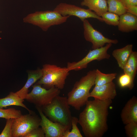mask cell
I'll return each instance as SVG.
<instances>
[{"mask_svg":"<svg viewBox=\"0 0 137 137\" xmlns=\"http://www.w3.org/2000/svg\"><path fill=\"white\" fill-rule=\"evenodd\" d=\"M112 102L111 100L87 101L78 119L85 137H102L107 131L108 109Z\"/></svg>","mask_w":137,"mask_h":137,"instance_id":"cell-1","label":"cell"},{"mask_svg":"<svg viewBox=\"0 0 137 137\" xmlns=\"http://www.w3.org/2000/svg\"><path fill=\"white\" fill-rule=\"evenodd\" d=\"M95 75V70L89 71L75 83L72 90L68 93V104L76 110H79L88 100L90 91L94 85Z\"/></svg>","mask_w":137,"mask_h":137,"instance_id":"cell-2","label":"cell"},{"mask_svg":"<svg viewBox=\"0 0 137 137\" xmlns=\"http://www.w3.org/2000/svg\"><path fill=\"white\" fill-rule=\"evenodd\" d=\"M70 106L67 97L59 95L50 104L40 108L49 119L62 125L70 130L72 116Z\"/></svg>","mask_w":137,"mask_h":137,"instance_id":"cell-3","label":"cell"},{"mask_svg":"<svg viewBox=\"0 0 137 137\" xmlns=\"http://www.w3.org/2000/svg\"><path fill=\"white\" fill-rule=\"evenodd\" d=\"M42 76L37 84L42 85L47 89L54 87L61 90L64 87L65 81L69 75L67 67H61L54 64H46L42 69Z\"/></svg>","mask_w":137,"mask_h":137,"instance_id":"cell-4","label":"cell"},{"mask_svg":"<svg viewBox=\"0 0 137 137\" xmlns=\"http://www.w3.org/2000/svg\"><path fill=\"white\" fill-rule=\"evenodd\" d=\"M70 16H63L53 10L38 11L28 14L23 20L24 22L37 26L46 31L52 26L66 22Z\"/></svg>","mask_w":137,"mask_h":137,"instance_id":"cell-5","label":"cell"},{"mask_svg":"<svg viewBox=\"0 0 137 137\" xmlns=\"http://www.w3.org/2000/svg\"><path fill=\"white\" fill-rule=\"evenodd\" d=\"M41 118L31 111L29 113L14 118L12 126V137H23L40 126Z\"/></svg>","mask_w":137,"mask_h":137,"instance_id":"cell-6","label":"cell"},{"mask_svg":"<svg viewBox=\"0 0 137 137\" xmlns=\"http://www.w3.org/2000/svg\"><path fill=\"white\" fill-rule=\"evenodd\" d=\"M32 87V91L27 94L25 99L36 107L41 108L51 103L60 92V90L54 87L47 89L36 83Z\"/></svg>","mask_w":137,"mask_h":137,"instance_id":"cell-7","label":"cell"},{"mask_svg":"<svg viewBox=\"0 0 137 137\" xmlns=\"http://www.w3.org/2000/svg\"><path fill=\"white\" fill-rule=\"evenodd\" d=\"M112 44L107 43L105 46L90 50L87 55L81 60L77 62H68L67 67L69 71H79L86 68L88 64L93 61H100L104 59H109L110 55L107 53V52Z\"/></svg>","mask_w":137,"mask_h":137,"instance_id":"cell-8","label":"cell"},{"mask_svg":"<svg viewBox=\"0 0 137 137\" xmlns=\"http://www.w3.org/2000/svg\"><path fill=\"white\" fill-rule=\"evenodd\" d=\"M53 10L63 16H74L79 18L83 22L87 18L96 19L103 22L101 17L89 9H85L75 5L61 3L57 5Z\"/></svg>","mask_w":137,"mask_h":137,"instance_id":"cell-9","label":"cell"},{"mask_svg":"<svg viewBox=\"0 0 137 137\" xmlns=\"http://www.w3.org/2000/svg\"><path fill=\"white\" fill-rule=\"evenodd\" d=\"M83 22L84 38L86 41L92 43L93 49L102 47L106 44H116L118 42L117 39H111L105 37L101 33L95 29L87 19Z\"/></svg>","mask_w":137,"mask_h":137,"instance_id":"cell-10","label":"cell"},{"mask_svg":"<svg viewBox=\"0 0 137 137\" xmlns=\"http://www.w3.org/2000/svg\"><path fill=\"white\" fill-rule=\"evenodd\" d=\"M35 107L41 117L40 126L44 133L45 137H63L66 132L70 131L62 125L50 120L44 115L40 108Z\"/></svg>","mask_w":137,"mask_h":137,"instance_id":"cell-11","label":"cell"},{"mask_svg":"<svg viewBox=\"0 0 137 137\" xmlns=\"http://www.w3.org/2000/svg\"><path fill=\"white\" fill-rule=\"evenodd\" d=\"M117 95L116 86L113 81L100 86H95L90 93V97L102 100H112Z\"/></svg>","mask_w":137,"mask_h":137,"instance_id":"cell-12","label":"cell"},{"mask_svg":"<svg viewBox=\"0 0 137 137\" xmlns=\"http://www.w3.org/2000/svg\"><path fill=\"white\" fill-rule=\"evenodd\" d=\"M122 121L124 125L131 122H137V98L133 96L126 102L121 113Z\"/></svg>","mask_w":137,"mask_h":137,"instance_id":"cell-13","label":"cell"},{"mask_svg":"<svg viewBox=\"0 0 137 137\" xmlns=\"http://www.w3.org/2000/svg\"><path fill=\"white\" fill-rule=\"evenodd\" d=\"M118 30L121 32H128L137 30V16L128 12L119 16Z\"/></svg>","mask_w":137,"mask_h":137,"instance_id":"cell-14","label":"cell"},{"mask_svg":"<svg viewBox=\"0 0 137 137\" xmlns=\"http://www.w3.org/2000/svg\"><path fill=\"white\" fill-rule=\"evenodd\" d=\"M42 74V69L40 68L35 70L28 71V78L26 83L23 87L16 93L22 99H25L28 93L29 88L41 78Z\"/></svg>","mask_w":137,"mask_h":137,"instance_id":"cell-15","label":"cell"},{"mask_svg":"<svg viewBox=\"0 0 137 137\" xmlns=\"http://www.w3.org/2000/svg\"><path fill=\"white\" fill-rule=\"evenodd\" d=\"M133 45L128 44L123 48L116 49L112 54L116 60L118 66L123 69L131 54L132 52Z\"/></svg>","mask_w":137,"mask_h":137,"instance_id":"cell-16","label":"cell"},{"mask_svg":"<svg viewBox=\"0 0 137 137\" xmlns=\"http://www.w3.org/2000/svg\"><path fill=\"white\" fill-rule=\"evenodd\" d=\"M81 5L87 7L100 16L101 14L108 11L106 0H82Z\"/></svg>","mask_w":137,"mask_h":137,"instance_id":"cell-17","label":"cell"},{"mask_svg":"<svg viewBox=\"0 0 137 137\" xmlns=\"http://www.w3.org/2000/svg\"><path fill=\"white\" fill-rule=\"evenodd\" d=\"M24 101V100L21 98L15 92H11L6 97L0 98V108L11 106H18L24 108L30 112L31 111L23 103Z\"/></svg>","mask_w":137,"mask_h":137,"instance_id":"cell-18","label":"cell"},{"mask_svg":"<svg viewBox=\"0 0 137 137\" xmlns=\"http://www.w3.org/2000/svg\"><path fill=\"white\" fill-rule=\"evenodd\" d=\"M134 81L137 70V52L132 51L123 69Z\"/></svg>","mask_w":137,"mask_h":137,"instance_id":"cell-19","label":"cell"},{"mask_svg":"<svg viewBox=\"0 0 137 137\" xmlns=\"http://www.w3.org/2000/svg\"><path fill=\"white\" fill-rule=\"evenodd\" d=\"M116 75V73L105 74L97 69L96 70L94 85L95 86H100L110 83L113 81Z\"/></svg>","mask_w":137,"mask_h":137,"instance_id":"cell-20","label":"cell"},{"mask_svg":"<svg viewBox=\"0 0 137 137\" xmlns=\"http://www.w3.org/2000/svg\"><path fill=\"white\" fill-rule=\"evenodd\" d=\"M108 11L119 16L127 12L125 5L120 0H107Z\"/></svg>","mask_w":137,"mask_h":137,"instance_id":"cell-21","label":"cell"},{"mask_svg":"<svg viewBox=\"0 0 137 137\" xmlns=\"http://www.w3.org/2000/svg\"><path fill=\"white\" fill-rule=\"evenodd\" d=\"M100 17L107 24L114 26L118 25L119 16L114 13L107 11L101 14Z\"/></svg>","mask_w":137,"mask_h":137,"instance_id":"cell-22","label":"cell"},{"mask_svg":"<svg viewBox=\"0 0 137 137\" xmlns=\"http://www.w3.org/2000/svg\"><path fill=\"white\" fill-rule=\"evenodd\" d=\"M22 115L20 110L13 108L7 109L0 108V118H3L6 119L10 118H18Z\"/></svg>","mask_w":137,"mask_h":137,"instance_id":"cell-23","label":"cell"},{"mask_svg":"<svg viewBox=\"0 0 137 137\" xmlns=\"http://www.w3.org/2000/svg\"><path fill=\"white\" fill-rule=\"evenodd\" d=\"M134 81L129 75L125 73L121 75L118 80L120 87L123 88H128L130 90L132 89L134 87Z\"/></svg>","mask_w":137,"mask_h":137,"instance_id":"cell-24","label":"cell"},{"mask_svg":"<svg viewBox=\"0 0 137 137\" xmlns=\"http://www.w3.org/2000/svg\"><path fill=\"white\" fill-rule=\"evenodd\" d=\"M78 122V118L72 116L71 119L72 129L71 131L66 132L63 137H83L77 126Z\"/></svg>","mask_w":137,"mask_h":137,"instance_id":"cell-25","label":"cell"},{"mask_svg":"<svg viewBox=\"0 0 137 137\" xmlns=\"http://www.w3.org/2000/svg\"><path fill=\"white\" fill-rule=\"evenodd\" d=\"M125 130L128 137H137V122H131L125 125Z\"/></svg>","mask_w":137,"mask_h":137,"instance_id":"cell-26","label":"cell"},{"mask_svg":"<svg viewBox=\"0 0 137 137\" xmlns=\"http://www.w3.org/2000/svg\"><path fill=\"white\" fill-rule=\"evenodd\" d=\"M13 119H6L5 126L0 134V137H12V126Z\"/></svg>","mask_w":137,"mask_h":137,"instance_id":"cell-27","label":"cell"},{"mask_svg":"<svg viewBox=\"0 0 137 137\" xmlns=\"http://www.w3.org/2000/svg\"><path fill=\"white\" fill-rule=\"evenodd\" d=\"M44 133L41 127L35 128L27 133L23 137H45Z\"/></svg>","mask_w":137,"mask_h":137,"instance_id":"cell-28","label":"cell"},{"mask_svg":"<svg viewBox=\"0 0 137 137\" xmlns=\"http://www.w3.org/2000/svg\"><path fill=\"white\" fill-rule=\"evenodd\" d=\"M125 6L127 12L137 16V6L128 5Z\"/></svg>","mask_w":137,"mask_h":137,"instance_id":"cell-29","label":"cell"},{"mask_svg":"<svg viewBox=\"0 0 137 137\" xmlns=\"http://www.w3.org/2000/svg\"><path fill=\"white\" fill-rule=\"evenodd\" d=\"M125 6H137V0H120Z\"/></svg>","mask_w":137,"mask_h":137,"instance_id":"cell-30","label":"cell"}]
</instances>
